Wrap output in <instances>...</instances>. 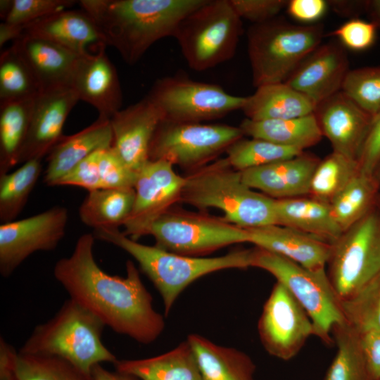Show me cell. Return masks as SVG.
I'll list each match as a JSON object with an SVG mask.
<instances>
[{"instance_id":"obj_1","label":"cell","mask_w":380,"mask_h":380,"mask_svg":"<svg viewBox=\"0 0 380 380\" xmlns=\"http://www.w3.org/2000/svg\"><path fill=\"white\" fill-rule=\"evenodd\" d=\"M94 241L93 234L81 235L72 254L55 264L54 277L70 298L113 331L141 344L153 343L163 331L165 321L154 309L139 270L129 260L125 277L106 273L95 260Z\"/></svg>"},{"instance_id":"obj_2","label":"cell","mask_w":380,"mask_h":380,"mask_svg":"<svg viewBox=\"0 0 380 380\" xmlns=\"http://www.w3.org/2000/svg\"><path fill=\"white\" fill-rule=\"evenodd\" d=\"M205 0H82L106 45L134 65L158 40L174 36L180 22Z\"/></svg>"},{"instance_id":"obj_3","label":"cell","mask_w":380,"mask_h":380,"mask_svg":"<svg viewBox=\"0 0 380 380\" xmlns=\"http://www.w3.org/2000/svg\"><path fill=\"white\" fill-rule=\"evenodd\" d=\"M93 234L95 239L122 249L138 262L160 293L165 316L182 292L200 277L222 270L253 267L254 249L234 251L214 258L191 257L140 243L118 229L94 230Z\"/></svg>"},{"instance_id":"obj_4","label":"cell","mask_w":380,"mask_h":380,"mask_svg":"<svg viewBox=\"0 0 380 380\" xmlns=\"http://www.w3.org/2000/svg\"><path fill=\"white\" fill-rule=\"evenodd\" d=\"M184 177L180 202L201 211L217 208L224 220L245 229L276 224L275 199L248 186L226 157Z\"/></svg>"},{"instance_id":"obj_5","label":"cell","mask_w":380,"mask_h":380,"mask_svg":"<svg viewBox=\"0 0 380 380\" xmlns=\"http://www.w3.org/2000/svg\"><path fill=\"white\" fill-rule=\"evenodd\" d=\"M105 327L93 313L69 298L51 319L34 327L18 351L60 357L91 374L94 365L117 360L101 340Z\"/></svg>"},{"instance_id":"obj_6","label":"cell","mask_w":380,"mask_h":380,"mask_svg":"<svg viewBox=\"0 0 380 380\" xmlns=\"http://www.w3.org/2000/svg\"><path fill=\"white\" fill-rule=\"evenodd\" d=\"M323 24L296 25L277 17L247 32L252 82L256 88L284 82L322 43Z\"/></svg>"},{"instance_id":"obj_7","label":"cell","mask_w":380,"mask_h":380,"mask_svg":"<svg viewBox=\"0 0 380 380\" xmlns=\"http://www.w3.org/2000/svg\"><path fill=\"white\" fill-rule=\"evenodd\" d=\"M243 32L229 0H205L179 24L173 37L188 65L204 71L232 59Z\"/></svg>"},{"instance_id":"obj_8","label":"cell","mask_w":380,"mask_h":380,"mask_svg":"<svg viewBox=\"0 0 380 380\" xmlns=\"http://www.w3.org/2000/svg\"><path fill=\"white\" fill-rule=\"evenodd\" d=\"M253 267L270 272L287 289L310 318L314 336L327 346L334 343L332 329L345 319L327 270H311L259 248L254 249Z\"/></svg>"},{"instance_id":"obj_9","label":"cell","mask_w":380,"mask_h":380,"mask_svg":"<svg viewBox=\"0 0 380 380\" xmlns=\"http://www.w3.org/2000/svg\"><path fill=\"white\" fill-rule=\"evenodd\" d=\"M327 269L340 300L353 295L380 274V205L377 201L331 243Z\"/></svg>"},{"instance_id":"obj_10","label":"cell","mask_w":380,"mask_h":380,"mask_svg":"<svg viewBox=\"0 0 380 380\" xmlns=\"http://www.w3.org/2000/svg\"><path fill=\"white\" fill-rule=\"evenodd\" d=\"M146 235L165 251L201 257L229 245L249 243L247 229L205 211L192 212L172 207L157 218Z\"/></svg>"},{"instance_id":"obj_11","label":"cell","mask_w":380,"mask_h":380,"mask_svg":"<svg viewBox=\"0 0 380 380\" xmlns=\"http://www.w3.org/2000/svg\"><path fill=\"white\" fill-rule=\"evenodd\" d=\"M243 136L239 127L163 120L152 139L148 158L189 172L217 159Z\"/></svg>"},{"instance_id":"obj_12","label":"cell","mask_w":380,"mask_h":380,"mask_svg":"<svg viewBox=\"0 0 380 380\" xmlns=\"http://www.w3.org/2000/svg\"><path fill=\"white\" fill-rule=\"evenodd\" d=\"M159 108L163 120L203 123L242 110L247 96L229 94L220 86L191 80L184 75L156 80L146 95Z\"/></svg>"},{"instance_id":"obj_13","label":"cell","mask_w":380,"mask_h":380,"mask_svg":"<svg viewBox=\"0 0 380 380\" xmlns=\"http://www.w3.org/2000/svg\"><path fill=\"white\" fill-rule=\"evenodd\" d=\"M260 341L266 352L288 361L296 357L314 336L308 315L287 289L277 281L258 322Z\"/></svg>"},{"instance_id":"obj_14","label":"cell","mask_w":380,"mask_h":380,"mask_svg":"<svg viewBox=\"0 0 380 380\" xmlns=\"http://www.w3.org/2000/svg\"><path fill=\"white\" fill-rule=\"evenodd\" d=\"M66 208L54 206L39 214L0 225V273L10 277L37 251L54 250L64 237Z\"/></svg>"},{"instance_id":"obj_15","label":"cell","mask_w":380,"mask_h":380,"mask_svg":"<svg viewBox=\"0 0 380 380\" xmlns=\"http://www.w3.org/2000/svg\"><path fill=\"white\" fill-rule=\"evenodd\" d=\"M137 172L134 203L122 232L135 241L146 235L157 218L180 202L185 183V177L163 160H148Z\"/></svg>"},{"instance_id":"obj_16","label":"cell","mask_w":380,"mask_h":380,"mask_svg":"<svg viewBox=\"0 0 380 380\" xmlns=\"http://www.w3.org/2000/svg\"><path fill=\"white\" fill-rule=\"evenodd\" d=\"M314 115L333 151L358 161L374 117L341 90L317 103Z\"/></svg>"},{"instance_id":"obj_17","label":"cell","mask_w":380,"mask_h":380,"mask_svg":"<svg viewBox=\"0 0 380 380\" xmlns=\"http://www.w3.org/2000/svg\"><path fill=\"white\" fill-rule=\"evenodd\" d=\"M79 99L70 86L40 91L34 99L28 134L18 164L42 159L64 136L66 118Z\"/></svg>"},{"instance_id":"obj_18","label":"cell","mask_w":380,"mask_h":380,"mask_svg":"<svg viewBox=\"0 0 380 380\" xmlns=\"http://www.w3.org/2000/svg\"><path fill=\"white\" fill-rule=\"evenodd\" d=\"M163 120L161 111L147 96L110 119L111 147L134 171L138 172L149 160L152 139Z\"/></svg>"},{"instance_id":"obj_19","label":"cell","mask_w":380,"mask_h":380,"mask_svg":"<svg viewBox=\"0 0 380 380\" xmlns=\"http://www.w3.org/2000/svg\"><path fill=\"white\" fill-rule=\"evenodd\" d=\"M349 70L344 46L329 42L307 56L284 82L317 104L341 90Z\"/></svg>"},{"instance_id":"obj_20","label":"cell","mask_w":380,"mask_h":380,"mask_svg":"<svg viewBox=\"0 0 380 380\" xmlns=\"http://www.w3.org/2000/svg\"><path fill=\"white\" fill-rule=\"evenodd\" d=\"M105 49L106 46L80 57L70 86L80 101L96 109L99 118L110 120L121 109L122 93L116 68Z\"/></svg>"},{"instance_id":"obj_21","label":"cell","mask_w":380,"mask_h":380,"mask_svg":"<svg viewBox=\"0 0 380 380\" xmlns=\"http://www.w3.org/2000/svg\"><path fill=\"white\" fill-rule=\"evenodd\" d=\"M319 160L304 152L296 157L241 172L243 181L274 198L309 195L310 182Z\"/></svg>"},{"instance_id":"obj_22","label":"cell","mask_w":380,"mask_h":380,"mask_svg":"<svg viewBox=\"0 0 380 380\" xmlns=\"http://www.w3.org/2000/svg\"><path fill=\"white\" fill-rule=\"evenodd\" d=\"M247 229L249 243L257 248L276 253L311 270H326L331 243L279 224Z\"/></svg>"},{"instance_id":"obj_23","label":"cell","mask_w":380,"mask_h":380,"mask_svg":"<svg viewBox=\"0 0 380 380\" xmlns=\"http://www.w3.org/2000/svg\"><path fill=\"white\" fill-rule=\"evenodd\" d=\"M23 34L49 40L66 49L84 56L106 44L93 18L83 9H66L37 20L23 30Z\"/></svg>"},{"instance_id":"obj_24","label":"cell","mask_w":380,"mask_h":380,"mask_svg":"<svg viewBox=\"0 0 380 380\" xmlns=\"http://www.w3.org/2000/svg\"><path fill=\"white\" fill-rule=\"evenodd\" d=\"M12 45L30 68L40 91L70 86L81 56L49 40L23 34Z\"/></svg>"},{"instance_id":"obj_25","label":"cell","mask_w":380,"mask_h":380,"mask_svg":"<svg viewBox=\"0 0 380 380\" xmlns=\"http://www.w3.org/2000/svg\"><path fill=\"white\" fill-rule=\"evenodd\" d=\"M110 120L98 118L89 126L69 136H63L47 155L44 182L56 186L77 165L89 156L113 144Z\"/></svg>"},{"instance_id":"obj_26","label":"cell","mask_w":380,"mask_h":380,"mask_svg":"<svg viewBox=\"0 0 380 380\" xmlns=\"http://www.w3.org/2000/svg\"><path fill=\"white\" fill-rule=\"evenodd\" d=\"M190 343L198 365L201 380H255L256 366L246 353L215 343L191 334Z\"/></svg>"},{"instance_id":"obj_27","label":"cell","mask_w":380,"mask_h":380,"mask_svg":"<svg viewBox=\"0 0 380 380\" xmlns=\"http://www.w3.org/2000/svg\"><path fill=\"white\" fill-rule=\"evenodd\" d=\"M276 224L306 233L332 243L343 233L330 204L312 197L275 199Z\"/></svg>"},{"instance_id":"obj_28","label":"cell","mask_w":380,"mask_h":380,"mask_svg":"<svg viewBox=\"0 0 380 380\" xmlns=\"http://www.w3.org/2000/svg\"><path fill=\"white\" fill-rule=\"evenodd\" d=\"M115 369L139 380H201L197 360L187 340L173 349L151 357L118 360Z\"/></svg>"},{"instance_id":"obj_29","label":"cell","mask_w":380,"mask_h":380,"mask_svg":"<svg viewBox=\"0 0 380 380\" xmlns=\"http://www.w3.org/2000/svg\"><path fill=\"white\" fill-rule=\"evenodd\" d=\"M317 104L286 82L265 84L247 96L242 110L247 119H290L314 113Z\"/></svg>"},{"instance_id":"obj_30","label":"cell","mask_w":380,"mask_h":380,"mask_svg":"<svg viewBox=\"0 0 380 380\" xmlns=\"http://www.w3.org/2000/svg\"><path fill=\"white\" fill-rule=\"evenodd\" d=\"M244 135L267 140L301 151L319 143L322 132L314 113L304 117L251 120L244 119L239 126Z\"/></svg>"},{"instance_id":"obj_31","label":"cell","mask_w":380,"mask_h":380,"mask_svg":"<svg viewBox=\"0 0 380 380\" xmlns=\"http://www.w3.org/2000/svg\"><path fill=\"white\" fill-rule=\"evenodd\" d=\"M134 199V188L88 191L79 209L80 218L94 230L118 229L130 215Z\"/></svg>"},{"instance_id":"obj_32","label":"cell","mask_w":380,"mask_h":380,"mask_svg":"<svg viewBox=\"0 0 380 380\" xmlns=\"http://www.w3.org/2000/svg\"><path fill=\"white\" fill-rule=\"evenodd\" d=\"M35 97L0 103V176L18 165L28 134Z\"/></svg>"},{"instance_id":"obj_33","label":"cell","mask_w":380,"mask_h":380,"mask_svg":"<svg viewBox=\"0 0 380 380\" xmlns=\"http://www.w3.org/2000/svg\"><path fill=\"white\" fill-rule=\"evenodd\" d=\"M379 187L374 175L359 172L331 202L332 215L343 232L376 204Z\"/></svg>"},{"instance_id":"obj_34","label":"cell","mask_w":380,"mask_h":380,"mask_svg":"<svg viewBox=\"0 0 380 380\" xmlns=\"http://www.w3.org/2000/svg\"><path fill=\"white\" fill-rule=\"evenodd\" d=\"M337 350L324 380H371L358 332L346 321L334 327Z\"/></svg>"},{"instance_id":"obj_35","label":"cell","mask_w":380,"mask_h":380,"mask_svg":"<svg viewBox=\"0 0 380 380\" xmlns=\"http://www.w3.org/2000/svg\"><path fill=\"white\" fill-rule=\"evenodd\" d=\"M42 172V159L29 160L0 176V222L14 221L24 208Z\"/></svg>"},{"instance_id":"obj_36","label":"cell","mask_w":380,"mask_h":380,"mask_svg":"<svg viewBox=\"0 0 380 380\" xmlns=\"http://www.w3.org/2000/svg\"><path fill=\"white\" fill-rule=\"evenodd\" d=\"M359 172L357 160L332 151L316 167L309 195L330 204Z\"/></svg>"},{"instance_id":"obj_37","label":"cell","mask_w":380,"mask_h":380,"mask_svg":"<svg viewBox=\"0 0 380 380\" xmlns=\"http://www.w3.org/2000/svg\"><path fill=\"white\" fill-rule=\"evenodd\" d=\"M13 368L18 380H94L69 361L57 356L15 351Z\"/></svg>"},{"instance_id":"obj_38","label":"cell","mask_w":380,"mask_h":380,"mask_svg":"<svg viewBox=\"0 0 380 380\" xmlns=\"http://www.w3.org/2000/svg\"><path fill=\"white\" fill-rule=\"evenodd\" d=\"M40 92L30 68L13 45L0 56V103L34 98Z\"/></svg>"},{"instance_id":"obj_39","label":"cell","mask_w":380,"mask_h":380,"mask_svg":"<svg viewBox=\"0 0 380 380\" xmlns=\"http://www.w3.org/2000/svg\"><path fill=\"white\" fill-rule=\"evenodd\" d=\"M303 152L261 139L243 137L227 150L226 158L234 169L243 171L289 159Z\"/></svg>"},{"instance_id":"obj_40","label":"cell","mask_w":380,"mask_h":380,"mask_svg":"<svg viewBox=\"0 0 380 380\" xmlns=\"http://www.w3.org/2000/svg\"><path fill=\"white\" fill-rule=\"evenodd\" d=\"M345 321L357 331H380V274L341 300Z\"/></svg>"},{"instance_id":"obj_41","label":"cell","mask_w":380,"mask_h":380,"mask_svg":"<svg viewBox=\"0 0 380 380\" xmlns=\"http://www.w3.org/2000/svg\"><path fill=\"white\" fill-rule=\"evenodd\" d=\"M341 91L375 117L380 112V66L350 70Z\"/></svg>"},{"instance_id":"obj_42","label":"cell","mask_w":380,"mask_h":380,"mask_svg":"<svg viewBox=\"0 0 380 380\" xmlns=\"http://www.w3.org/2000/svg\"><path fill=\"white\" fill-rule=\"evenodd\" d=\"M76 2L72 0H12L11 8L3 22L25 28L37 20L70 9Z\"/></svg>"},{"instance_id":"obj_43","label":"cell","mask_w":380,"mask_h":380,"mask_svg":"<svg viewBox=\"0 0 380 380\" xmlns=\"http://www.w3.org/2000/svg\"><path fill=\"white\" fill-rule=\"evenodd\" d=\"M99 175L102 188H134L137 172L131 169L112 147L99 151Z\"/></svg>"},{"instance_id":"obj_44","label":"cell","mask_w":380,"mask_h":380,"mask_svg":"<svg viewBox=\"0 0 380 380\" xmlns=\"http://www.w3.org/2000/svg\"><path fill=\"white\" fill-rule=\"evenodd\" d=\"M377 28L370 21L353 18L329 35L336 37L343 46L353 51H364L371 47L376 39Z\"/></svg>"},{"instance_id":"obj_45","label":"cell","mask_w":380,"mask_h":380,"mask_svg":"<svg viewBox=\"0 0 380 380\" xmlns=\"http://www.w3.org/2000/svg\"><path fill=\"white\" fill-rule=\"evenodd\" d=\"M233 8L241 19L253 24H260L277 17L286 8L287 0H229Z\"/></svg>"},{"instance_id":"obj_46","label":"cell","mask_w":380,"mask_h":380,"mask_svg":"<svg viewBox=\"0 0 380 380\" xmlns=\"http://www.w3.org/2000/svg\"><path fill=\"white\" fill-rule=\"evenodd\" d=\"M99 151H95L59 179L56 186H76L88 191L103 189L98 165Z\"/></svg>"},{"instance_id":"obj_47","label":"cell","mask_w":380,"mask_h":380,"mask_svg":"<svg viewBox=\"0 0 380 380\" xmlns=\"http://www.w3.org/2000/svg\"><path fill=\"white\" fill-rule=\"evenodd\" d=\"M360 172L374 175L380 164V112L374 121L358 159Z\"/></svg>"},{"instance_id":"obj_48","label":"cell","mask_w":380,"mask_h":380,"mask_svg":"<svg viewBox=\"0 0 380 380\" xmlns=\"http://www.w3.org/2000/svg\"><path fill=\"white\" fill-rule=\"evenodd\" d=\"M357 332L371 380H379L380 379V331L369 329Z\"/></svg>"},{"instance_id":"obj_49","label":"cell","mask_w":380,"mask_h":380,"mask_svg":"<svg viewBox=\"0 0 380 380\" xmlns=\"http://www.w3.org/2000/svg\"><path fill=\"white\" fill-rule=\"evenodd\" d=\"M328 6L324 0H291L286 8L291 18L308 25L322 18Z\"/></svg>"},{"instance_id":"obj_50","label":"cell","mask_w":380,"mask_h":380,"mask_svg":"<svg viewBox=\"0 0 380 380\" xmlns=\"http://www.w3.org/2000/svg\"><path fill=\"white\" fill-rule=\"evenodd\" d=\"M15 351L3 337L0 338V380H18L13 368Z\"/></svg>"},{"instance_id":"obj_51","label":"cell","mask_w":380,"mask_h":380,"mask_svg":"<svg viewBox=\"0 0 380 380\" xmlns=\"http://www.w3.org/2000/svg\"><path fill=\"white\" fill-rule=\"evenodd\" d=\"M328 4L342 15L355 18L357 13L364 12L365 1H328Z\"/></svg>"},{"instance_id":"obj_52","label":"cell","mask_w":380,"mask_h":380,"mask_svg":"<svg viewBox=\"0 0 380 380\" xmlns=\"http://www.w3.org/2000/svg\"><path fill=\"white\" fill-rule=\"evenodd\" d=\"M91 376L94 380H139L136 376L119 372L110 371L101 364L94 365L91 369Z\"/></svg>"},{"instance_id":"obj_53","label":"cell","mask_w":380,"mask_h":380,"mask_svg":"<svg viewBox=\"0 0 380 380\" xmlns=\"http://www.w3.org/2000/svg\"><path fill=\"white\" fill-rule=\"evenodd\" d=\"M23 26L2 22L0 24V47L8 41L18 39L23 34Z\"/></svg>"},{"instance_id":"obj_54","label":"cell","mask_w":380,"mask_h":380,"mask_svg":"<svg viewBox=\"0 0 380 380\" xmlns=\"http://www.w3.org/2000/svg\"><path fill=\"white\" fill-rule=\"evenodd\" d=\"M364 12L377 29L380 30V0L365 1Z\"/></svg>"},{"instance_id":"obj_55","label":"cell","mask_w":380,"mask_h":380,"mask_svg":"<svg viewBox=\"0 0 380 380\" xmlns=\"http://www.w3.org/2000/svg\"><path fill=\"white\" fill-rule=\"evenodd\" d=\"M12 4V0H1L0 1V16L4 21L8 15Z\"/></svg>"},{"instance_id":"obj_56","label":"cell","mask_w":380,"mask_h":380,"mask_svg":"<svg viewBox=\"0 0 380 380\" xmlns=\"http://www.w3.org/2000/svg\"><path fill=\"white\" fill-rule=\"evenodd\" d=\"M374 177L380 184V164L374 173Z\"/></svg>"},{"instance_id":"obj_57","label":"cell","mask_w":380,"mask_h":380,"mask_svg":"<svg viewBox=\"0 0 380 380\" xmlns=\"http://www.w3.org/2000/svg\"><path fill=\"white\" fill-rule=\"evenodd\" d=\"M377 202L380 205V187H379V194H378V198H377Z\"/></svg>"},{"instance_id":"obj_58","label":"cell","mask_w":380,"mask_h":380,"mask_svg":"<svg viewBox=\"0 0 380 380\" xmlns=\"http://www.w3.org/2000/svg\"><path fill=\"white\" fill-rule=\"evenodd\" d=\"M379 380H380V379Z\"/></svg>"}]
</instances>
